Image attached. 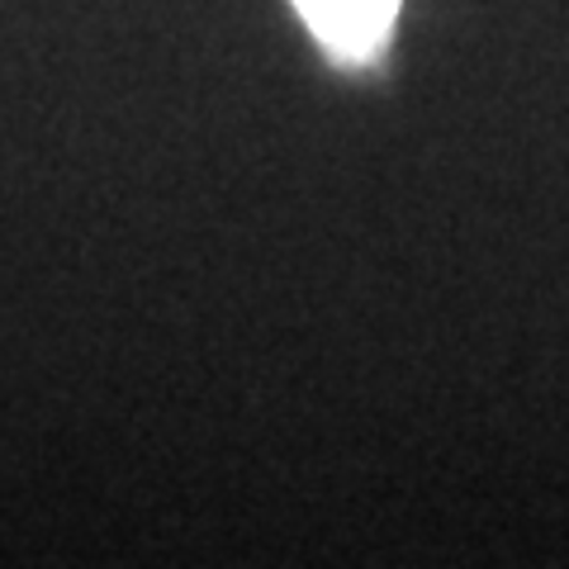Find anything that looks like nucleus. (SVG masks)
<instances>
[{
  "instance_id": "f257e3e1",
  "label": "nucleus",
  "mask_w": 569,
  "mask_h": 569,
  "mask_svg": "<svg viewBox=\"0 0 569 569\" xmlns=\"http://www.w3.org/2000/svg\"><path fill=\"white\" fill-rule=\"evenodd\" d=\"M309 29L342 58H370L399 14V0H295Z\"/></svg>"
}]
</instances>
